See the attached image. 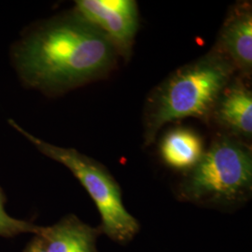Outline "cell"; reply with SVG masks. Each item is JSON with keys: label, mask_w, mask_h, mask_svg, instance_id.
I'll use <instances>...</instances> for the list:
<instances>
[{"label": "cell", "mask_w": 252, "mask_h": 252, "mask_svg": "<svg viewBox=\"0 0 252 252\" xmlns=\"http://www.w3.org/2000/svg\"><path fill=\"white\" fill-rule=\"evenodd\" d=\"M24 252H46L45 246L43 243V240L36 235L32 241L27 245L26 250Z\"/></svg>", "instance_id": "8fae6325"}, {"label": "cell", "mask_w": 252, "mask_h": 252, "mask_svg": "<svg viewBox=\"0 0 252 252\" xmlns=\"http://www.w3.org/2000/svg\"><path fill=\"white\" fill-rule=\"evenodd\" d=\"M9 124L40 153L72 172L94 200L101 215L102 230L108 237L119 243H126L138 233V221L126 210L117 181L102 163L75 149L61 148L43 141L12 120H9Z\"/></svg>", "instance_id": "277c9868"}, {"label": "cell", "mask_w": 252, "mask_h": 252, "mask_svg": "<svg viewBox=\"0 0 252 252\" xmlns=\"http://www.w3.org/2000/svg\"><path fill=\"white\" fill-rule=\"evenodd\" d=\"M215 47L232 63L237 76L251 80L252 74V5L235 3L228 11Z\"/></svg>", "instance_id": "8992f818"}, {"label": "cell", "mask_w": 252, "mask_h": 252, "mask_svg": "<svg viewBox=\"0 0 252 252\" xmlns=\"http://www.w3.org/2000/svg\"><path fill=\"white\" fill-rule=\"evenodd\" d=\"M6 196L0 187V236L14 237L26 233L38 234L40 226H36L27 220H17L9 216L5 210Z\"/></svg>", "instance_id": "30bf717a"}, {"label": "cell", "mask_w": 252, "mask_h": 252, "mask_svg": "<svg viewBox=\"0 0 252 252\" xmlns=\"http://www.w3.org/2000/svg\"><path fill=\"white\" fill-rule=\"evenodd\" d=\"M119 58L104 34L74 10L36 23L11 48L24 85L48 96L107 78Z\"/></svg>", "instance_id": "6da1fadb"}, {"label": "cell", "mask_w": 252, "mask_h": 252, "mask_svg": "<svg viewBox=\"0 0 252 252\" xmlns=\"http://www.w3.org/2000/svg\"><path fill=\"white\" fill-rule=\"evenodd\" d=\"M73 10L100 30L120 57L129 60L139 26L136 1L77 0Z\"/></svg>", "instance_id": "5b68a950"}, {"label": "cell", "mask_w": 252, "mask_h": 252, "mask_svg": "<svg viewBox=\"0 0 252 252\" xmlns=\"http://www.w3.org/2000/svg\"><path fill=\"white\" fill-rule=\"evenodd\" d=\"M252 189V152L247 142L220 134L201 160L187 171L180 197L208 205H234Z\"/></svg>", "instance_id": "3957f363"}, {"label": "cell", "mask_w": 252, "mask_h": 252, "mask_svg": "<svg viewBox=\"0 0 252 252\" xmlns=\"http://www.w3.org/2000/svg\"><path fill=\"white\" fill-rule=\"evenodd\" d=\"M159 151L162 161L168 166L189 171L201 160L206 149L205 142L197 132L178 127L162 136Z\"/></svg>", "instance_id": "9c48e42d"}, {"label": "cell", "mask_w": 252, "mask_h": 252, "mask_svg": "<svg viewBox=\"0 0 252 252\" xmlns=\"http://www.w3.org/2000/svg\"><path fill=\"white\" fill-rule=\"evenodd\" d=\"M236 75L234 65L215 46L172 72L146 100L145 146L153 144L168 123L190 117L209 123L218 97Z\"/></svg>", "instance_id": "7a4b0ae2"}, {"label": "cell", "mask_w": 252, "mask_h": 252, "mask_svg": "<svg viewBox=\"0 0 252 252\" xmlns=\"http://www.w3.org/2000/svg\"><path fill=\"white\" fill-rule=\"evenodd\" d=\"M222 132L244 142L252 137V91L249 81L239 76L228 83L213 108L210 121Z\"/></svg>", "instance_id": "52a82bcc"}, {"label": "cell", "mask_w": 252, "mask_h": 252, "mask_svg": "<svg viewBox=\"0 0 252 252\" xmlns=\"http://www.w3.org/2000/svg\"><path fill=\"white\" fill-rule=\"evenodd\" d=\"M99 230L84 223L75 215L63 217L54 225L39 228L47 252H97Z\"/></svg>", "instance_id": "ba28073f"}]
</instances>
